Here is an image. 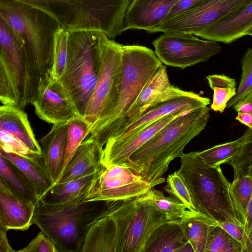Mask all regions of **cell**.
Returning a JSON list of instances; mask_svg holds the SVG:
<instances>
[{
    "label": "cell",
    "mask_w": 252,
    "mask_h": 252,
    "mask_svg": "<svg viewBox=\"0 0 252 252\" xmlns=\"http://www.w3.org/2000/svg\"><path fill=\"white\" fill-rule=\"evenodd\" d=\"M207 106L187 112L157 132L135 151L124 165L146 179L153 187L165 181L162 176L170 162L184 155L186 146L206 127Z\"/></svg>",
    "instance_id": "6da1fadb"
},
{
    "label": "cell",
    "mask_w": 252,
    "mask_h": 252,
    "mask_svg": "<svg viewBox=\"0 0 252 252\" xmlns=\"http://www.w3.org/2000/svg\"><path fill=\"white\" fill-rule=\"evenodd\" d=\"M0 17L24 43L38 89L51 76L55 37L62 26L42 10L16 0H0Z\"/></svg>",
    "instance_id": "7a4b0ae2"
},
{
    "label": "cell",
    "mask_w": 252,
    "mask_h": 252,
    "mask_svg": "<svg viewBox=\"0 0 252 252\" xmlns=\"http://www.w3.org/2000/svg\"><path fill=\"white\" fill-rule=\"evenodd\" d=\"M46 12L69 32L95 30L113 38L125 32L133 0H16Z\"/></svg>",
    "instance_id": "3957f363"
},
{
    "label": "cell",
    "mask_w": 252,
    "mask_h": 252,
    "mask_svg": "<svg viewBox=\"0 0 252 252\" xmlns=\"http://www.w3.org/2000/svg\"><path fill=\"white\" fill-rule=\"evenodd\" d=\"M178 171L193 195L200 212L217 222L244 226L245 221L231 194L230 184L220 166L207 165L197 152L184 154Z\"/></svg>",
    "instance_id": "277c9868"
},
{
    "label": "cell",
    "mask_w": 252,
    "mask_h": 252,
    "mask_svg": "<svg viewBox=\"0 0 252 252\" xmlns=\"http://www.w3.org/2000/svg\"><path fill=\"white\" fill-rule=\"evenodd\" d=\"M85 198L55 205L39 200L36 205L33 224L54 242L59 252H80L90 226L108 203Z\"/></svg>",
    "instance_id": "5b68a950"
},
{
    "label": "cell",
    "mask_w": 252,
    "mask_h": 252,
    "mask_svg": "<svg viewBox=\"0 0 252 252\" xmlns=\"http://www.w3.org/2000/svg\"><path fill=\"white\" fill-rule=\"evenodd\" d=\"M123 66L119 101L114 112L92 127L90 136L103 148L143 88L162 64L151 49L140 45H122Z\"/></svg>",
    "instance_id": "8992f818"
},
{
    "label": "cell",
    "mask_w": 252,
    "mask_h": 252,
    "mask_svg": "<svg viewBox=\"0 0 252 252\" xmlns=\"http://www.w3.org/2000/svg\"><path fill=\"white\" fill-rule=\"evenodd\" d=\"M101 32L78 30L69 32L65 69L60 79L69 92L81 116L97 82L101 63Z\"/></svg>",
    "instance_id": "52a82bcc"
},
{
    "label": "cell",
    "mask_w": 252,
    "mask_h": 252,
    "mask_svg": "<svg viewBox=\"0 0 252 252\" xmlns=\"http://www.w3.org/2000/svg\"><path fill=\"white\" fill-rule=\"evenodd\" d=\"M37 93L24 43L0 17V102L23 110Z\"/></svg>",
    "instance_id": "ba28073f"
},
{
    "label": "cell",
    "mask_w": 252,
    "mask_h": 252,
    "mask_svg": "<svg viewBox=\"0 0 252 252\" xmlns=\"http://www.w3.org/2000/svg\"><path fill=\"white\" fill-rule=\"evenodd\" d=\"M104 213L115 224L116 252H144L153 233L168 221L161 211L140 198L109 202Z\"/></svg>",
    "instance_id": "9c48e42d"
},
{
    "label": "cell",
    "mask_w": 252,
    "mask_h": 252,
    "mask_svg": "<svg viewBox=\"0 0 252 252\" xmlns=\"http://www.w3.org/2000/svg\"><path fill=\"white\" fill-rule=\"evenodd\" d=\"M101 63L96 86L84 118L91 128L108 117L119 101L122 70V45L101 32L99 37ZM90 128V129H91Z\"/></svg>",
    "instance_id": "30bf717a"
},
{
    "label": "cell",
    "mask_w": 252,
    "mask_h": 252,
    "mask_svg": "<svg viewBox=\"0 0 252 252\" xmlns=\"http://www.w3.org/2000/svg\"><path fill=\"white\" fill-rule=\"evenodd\" d=\"M153 188L129 167L109 165L99 171L84 201L110 202L138 199Z\"/></svg>",
    "instance_id": "8fae6325"
},
{
    "label": "cell",
    "mask_w": 252,
    "mask_h": 252,
    "mask_svg": "<svg viewBox=\"0 0 252 252\" xmlns=\"http://www.w3.org/2000/svg\"><path fill=\"white\" fill-rule=\"evenodd\" d=\"M152 43L162 63L182 69L207 62L221 50L218 42L200 39L188 33H163Z\"/></svg>",
    "instance_id": "7c38bea8"
},
{
    "label": "cell",
    "mask_w": 252,
    "mask_h": 252,
    "mask_svg": "<svg viewBox=\"0 0 252 252\" xmlns=\"http://www.w3.org/2000/svg\"><path fill=\"white\" fill-rule=\"evenodd\" d=\"M252 0H201L148 32L194 34L247 5Z\"/></svg>",
    "instance_id": "4fadbf2b"
},
{
    "label": "cell",
    "mask_w": 252,
    "mask_h": 252,
    "mask_svg": "<svg viewBox=\"0 0 252 252\" xmlns=\"http://www.w3.org/2000/svg\"><path fill=\"white\" fill-rule=\"evenodd\" d=\"M31 104L40 119L53 125L80 116L68 91L60 80L52 76L39 85Z\"/></svg>",
    "instance_id": "5bb4252c"
},
{
    "label": "cell",
    "mask_w": 252,
    "mask_h": 252,
    "mask_svg": "<svg viewBox=\"0 0 252 252\" xmlns=\"http://www.w3.org/2000/svg\"><path fill=\"white\" fill-rule=\"evenodd\" d=\"M186 112H175L167 115L133 135L108 140L103 149L102 164L104 166L124 165L129 158L157 132L170 122Z\"/></svg>",
    "instance_id": "9a60e30c"
},
{
    "label": "cell",
    "mask_w": 252,
    "mask_h": 252,
    "mask_svg": "<svg viewBox=\"0 0 252 252\" xmlns=\"http://www.w3.org/2000/svg\"><path fill=\"white\" fill-rule=\"evenodd\" d=\"M210 103L209 98L202 96L193 92H188L184 95L162 102L148 108L136 121L125 128L116 137L111 139L133 135L167 115L175 112L191 111L207 106Z\"/></svg>",
    "instance_id": "2e32d148"
},
{
    "label": "cell",
    "mask_w": 252,
    "mask_h": 252,
    "mask_svg": "<svg viewBox=\"0 0 252 252\" xmlns=\"http://www.w3.org/2000/svg\"><path fill=\"white\" fill-rule=\"evenodd\" d=\"M35 206L15 194L0 177V228L27 230L33 224Z\"/></svg>",
    "instance_id": "e0dca14e"
},
{
    "label": "cell",
    "mask_w": 252,
    "mask_h": 252,
    "mask_svg": "<svg viewBox=\"0 0 252 252\" xmlns=\"http://www.w3.org/2000/svg\"><path fill=\"white\" fill-rule=\"evenodd\" d=\"M180 0H133L125 17V31L148 32L160 24Z\"/></svg>",
    "instance_id": "ac0fdd59"
},
{
    "label": "cell",
    "mask_w": 252,
    "mask_h": 252,
    "mask_svg": "<svg viewBox=\"0 0 252 252\" xmlns=\"http://www.w3.org/2000/svg\"><path fill=\"white\" fill-rule=\"evenodd\" d=\"M252 27V1L194 35L229 44L245 36Z\"/></svg>",
    "instance_id": "d6986e66"
},
{
    "label": "cell",
    "mask_w": 252,
    "mask_h": 252,
    "mask_svg": "<svg viewBox=\"0 0 252 252\" xmlns=\"http://www.w3.org/2000/svg\"><path fill=\"white\" fill-rule=\"evenodd\" d=\"M103 149L90 136L86 138L77 149L55 184L100 171L104 166L102 163Z\"/></svg>",
    "instance_id": "ffe728a7"
},
{
    "label": "cell",
    "mask_w": 252,
    "mask_h": 252,
    "mask_svg": "<svg viewBox=\"0 0 252 252\" xmlns=\"http://www.w3.org/2000/svg\"><path fill=\"white\" fill-rule=\"evenodd\" d=\"M67 122L54 124L51 130L39 141L46 172L54 185L60 178L64 163Z\"/></svg>",
    "instance_id": "44dd1931"
},
{
    "label": "cell",
    "mask_w": 252,
    "mask_h": 252,
    "mask_svg": "<svg viewBox=\"0 0 252 252\" xmlns=\"http://www.w3.org/2000/svg\"><path fill=\"white\" fill-rule=\"evenodd\" d=\"M171 85L166 67L162 65L143 88L110 139L116 137L136 121L148 108L152 101Z\"/></svg>",
    "instance_id": "7402d4cb"
},
{
    "label": "cell",
    "mask_w": 252,
    "mask_h": 252,
    "mask_svg": "<svg viewBox=\"0 0 252 252\" xmlns=\"http://www.w3.org/2000/svg\"><path fill=\"white\" fill-rule=\"evenodd\" d=\"M0 129H4L24 143L33 152L42 155L27 115L15 106L2 105L0 107Z\"/></svg>",
    "instance_id": "603a6c76"
},
{
    "label": "cell",
    "mask_w": 252,
    "mask_h": 252,
    "mask_svg": "<svg viewBox=\"0 0 252 252\" xmlns=\"http://www.w3.org/2000/svg\"><path fill=\"white\" fill-rule=\"evenodd\" d=\"M116 247L115 222L104 211L90 226L80 252H116Z\"/></svg>",
    "instance_id": "cb8c5ba5"
},
{
    "label": "cell",
    "mask_w": 252,
    "mask_h": 252,
    "mask_svg": "<svg viewBox=\"0 0 252 252\" xmlns=\"http://www.w3.org/2000/svg\"><path fill=\"white\" fill-rule=\"evenodd\" d=\"M99 171L55 184L39 200L46 205H55L71 202L86 197Z\"/></svg>",
    "instance_id": "d4e9b609"
},
{
    "label": "cell",
    "mask_w": 252,
    "mask_h": 252,
    "mask_svg": "<svg viewBox=\"0 0 252 252\" xmlns=\"http://www.w3.org/2000/svg\"><path fill=\"white\" fill-rule=\"evenodd\" d=\"M0 154L16 166L28 178L39 200L53 187V184L46 172L43 157L31 159L2 151Z\"/></svg>",
    "instance_id": "484cf974"
},
{
    "label": "cell",
    "mask_w": 252,
    "mask_h": 252,
    "mask_svg": "<svg viewBox=\"0 0 252 252\" xmlns=\"http://www.w3.org/2000/svg\"><path fill=\"white\" fill-rule=\"evenodd\" d=\"M186 241L178 222L168 221L160 225L153 233L144 252H178Z\"/></svg>",
    "instance_id": "4316f807"
},
{
    "label": "cell",
    "mask_w": 252,
    "mask_h": 252,
    "mask_svg": "<svg viewBox=\"0 0 252 252\" xmlns=\"http://www.w3.org/2000/svg\"><path fill=\"white\" fill-rule=\"evenodd\" d=\"M195 252H205L211 231L218 222L202 213L178 221Z\"/></svg>",
    "instance_id": "83f0119b"
},
{
    "label": "cell",
    "mask_w": 252,
    "mask_h": 252,
    "mask_svg": "<svg viewBox=\"0 0 252 252\" xmlns=\"http://www.w3.org/2000/svg\"><path fill=\"white\" fill-rule=\"evenodd\" d=\"M0 177L22 199L36 205L38 199L32 184L16 166L0 154Z\"/></svg>",
    "instance_id": "f1b7e54d"
},
{
    "label": "cell",
    "mask_w": 252,
    "mask_h": 252,
    "mask_svg": "<svg viewBox=\"0 0 252 252\" xmlns=\"http://www.w3.org/2000/svg\"><path fill=\"white\" fill-rule=\"evenodd\" d=\"M139 198L161 211L168 221H178L201 213L191 211L176 198L171 196H166L162 191L153 188Z\"/></svg>",
    "instance_id": "f546056e"
},
{
    "label": "cell",
    "mask_w": 252,
    "mask_h": 252,
    "mask_svg": "<svg viewBox=\"0 0 252 252\" xmlns=\"http://www.w3.org/2000/svg\"><path fill=\"white\" fill-rule=\"evenodd\" d=\"M206 78L210 88L213 91L211 109L215 112L222 113L228 102L236 94V80L224 74L209 75Z\"/></svg>",
    "instance_id": "4dcf8cb0"
},
{
    "label": "cell",
    "mask_w": 252,
    "mask_h": 252,
    "mask_svg": "<svg viewBox=\"0 0 252 252\" xmlns=\"http://www.w3.org/2000/svg\"><path fill=\"white\" fill-rule=\"evenodd\" d=\"M242 147V144L238 138L197 152L207 165L216 167L221 164L228 163L238 154Z\"/></svg>",
    "instance_id": "1f68e13d"
},
{
    "label": "cell",
    "mask_w": 252,
    "mask_h": 252,
    "mask_svg": "<svg viewBox=\"0 0 252 252\" xmlns=\"http://www.w3.org/2000/svg\"><path fill=\"white\" fill-rule=\"evenodd\" d=\"M67 128L66 155L61 174L65 169L77 149L86 139L87 135L90 134L91 125L83 117L80 116L68 121Z\"/></svg>",
    "instance_id": "d6a6232c"
},
{
    "label": "cell",
    "mask_w": 252,
    "mask_h": 252,
    "mask_svg": "<svg viewBox=\"0 0 252 252\" xmlns=\"http://www.w3.org/2000/svg\"><path fill=\"white\" fill-rule=\"evenodd\" d=\"M164 189L183 203L189 210L200 212L190 188L178 170L168 175Z\"/></svg>",
    "instance_id": "836d02e7"
},
{
    "label": "cell",
    "mask_w": 252,
    "mask_h": 252,
    "mask_svg": "<svg viewBox=\"0 0 252 252\" xmlns=\"http://www.w3.org/2000/svg\"><path fill=\"white\" fill-rule=\"evenodd\" d=\"M243 245L220 225L211 231L205 252H243Z\"/></svg>",
    "instance_id": "e575fe53"
},
{
    "label": "cell",
    "mask_w": 252,
    "mask_h": 252,
    "mask_svg": "<svg viewBox=\"0 0 252 252\" xmlns=\"http://www.w3.org/2000/svg\"><path fill=\"white\" fill-rule=\"evenodd\" d=\"M230 189L237 209L245 222L252 196V177L244 175L234 178Z\"/></svg>",
    "instance_id": "d590c367"
},
{
    "label": "cell",
    "mask_w": 252,
    "mask_h": 252,
    "mask_svg": "<svg viewBox=\"0 0 252 252\" xmlns=\"http://www.w3.org/2000/svg\"><path fill=\"white\" fill-rule=\"evenodd\" d=\"M241 62V77L235 95L228 102V108H233L252 91V48L246 50Z\"/></svg>",
    "instance_id": "8d00e7d4"
},
{
    "label": "cell",
    "mask_w": 252,
    "mask_h": 252,
    "mask_svg": "<svg viewBox=\"0 0 252 252\" xmlns=\"http://www.w3.org/2000/svg\"><path fill=\"white\" fill-rule=\"evenodd\" d=\"M68 34L69 32L61 27L55 37L51 76L58 80L61 78L65 69Z\"/></svg>",
    "instance_id": "74e56055"
},
{
    "label": "cell",
    "mask_w": 252,
    "mask_h": 252,
    "mask_svg": "<svg viewBox=\"0 0 252 252\" xmlns=\"http://www.w3.org/2000/svg\"><path fill=\"white\" fill-rule=\"evenodd\" d=\"M0 151L13 153L31 159L42 158V155L31 150L24 143L8 131L0 129Z\"/></svg>",
    "instance_id": "f35d334b"
},
{
    "label": "cell",
    "mask_w": 252,
    "mask_h": 252,
    "mask_svg": "<svg viewBox=\"0 0 252 252\" xmlns=\"http://www.w3.org/2000/svg\"><path fill=\"white\" fill-rule=\"evenodd\" d=\"M19 252H58L54 242L41 230L29 245Z\"/></svg>",
    "instance_id": "ab89813d"
},
{
    "label": "cell",
    "mask_w": 252,
    "mask_h": 252,
    "mask_svg": "<svg viewBox=\"0 0 252 252\" xmlns=\"http://www.w3.org/2000/svg\"><path fill=\"white\" fill-rule=\"evenodd\" d=\"M243 144L239 151V158L246 164L252 161V128H248L241 137L238 138Z\"/></svg>",
    "instance_id": "60d3db41"
},
{
    "label": "cell",
    "mask_w": 252,
    "mask_h": 252,
    "mask_svg": "<svg viewBox=\"0 0 252 252\" xmlns=\"http://www.w3.org/2000/svg\"><path fill=\"white\" fill-rule=\"evenodd\" d=\"M201 0H180L172 7L169 13L161 22H164L187 11Z\"/></svg>",
    "instance_id": "b9f144b4"
},
{
    "label": "cell",
    "mask_w": 252,
    "mask_h": 252,
    "mask_svg": "<svg viewBox=\"0 0 252 252\" xmlns=\"http://www.w3.org/2000/svg\"><path fill=\"white\" fill-rule=\"evenodd\" d=\"M219 225L229 235L244 245V226L230 223L220 222Z\"/></svg>",
    "instance_id": "7bdbcfd3"
},
{
    "label": "cell",
    "mask_w": 252,
    "mask_h": 252,
    "mask_svg": "<svg viewBox=\"0 0 252 252\" xmlns=\"http://www.w3.org/2000/svg\"><path fill=\"white\" fill-rule=\"evenodd\" d=\"M233 108L238 113H252V91L237 103Z\"/></svg>",
    "instance_id": "ee69618b"
},
{
    "label": "cell",
    "mask_w": 252,
    "mask_h": 252,
    "mask_svg": "<svg viewBox=\"0 0 252 252\" xmlns=\"http://www.w3.org/2000/svg\"><path fill=\"white\" fill-rule=\"evenodd\" d=\"M252 227V196L247 212L245 223L244 226V245Z\"/></svg>",
    "instance_id": "f6af8a7d"
},
{
    "label": "cell",
    "mask_w": 252,
    "mask_h": 252,
    "mask_svg": "<svg viewBox=\"0 0 252 252\" xmlns=\"http://www.w3.org/2000/svg\"><path fill=\"white\" fill-rule=\"evenodd\" d=\"M7 231L0 228V252H14L9 245L6 237Z\"/></svg>",
    "instance_id": "bcb514c9"
},
{
    "label": "cell",
    "mask_w": 252,
    "mask_h": 252,
    "mask_svg": "<svg viewBox=\"0 0 252 252\" xmlns=\"http://www.w3.org/2000/svg\"><path fill=\"white\" fill-rule=\"evenodd\" d=\"M235 119L248 128H252V113L238 112Z\"/></svg>",
    "instance_id": "7dc6e473"
},
{
    "label": "cell",
    "mask_w": 252,
    "mask_h": 252,
    "mask_svg": "<svg viewBox=\"0 0 252 252\" xmlns=\"http://www.w3.org/2000/svg\"><path fill=\"white\" fill-rule=\"evenodd\" d=\"M243 252H252V227L245 243Z\"/></svg>",
    "instance_id": "c3c4849f"
},
{
    "label": "cell",
    "mask_w": 252,
    "mask_h": 252,
    "mask_svg": "<svg viewBox=\"0 0 252 252\" xmlns=\"http://www.w3.org/2000/svg\"><path fill=\"white\" fill-rule=\"evenodd\" d=\"M178 252H195L194 250L189 241H186L179 249Z\"/></svg>",
    "instance_id": "681fc988"
},
{
    "label": "cell",
    "mask_w": 252,
    "mask_h": 252,
    "mask_svg": "<svg viewBox=\"0 0 252 252\" xmlns=\"http://www.w3.org/2000/svg\"><path fill=\"white\" fill-rule=\"evenodd\" d=\"M245 175H248L252 177V161L248 167Z\"/></svg>",
    "instance_id": "f907efd6"
},
{
    "label": "cell",
    "mask_w": 252,
    "mask_h": 252,
    "mask_svg": "<svg viewBox=\"0 0 252 252\" xmlns=\"http://www.w3.org/2000/svg\"><path fill=\"white\" fill-rule=\"evenodd\" d=\"M247 35L252 36V27L247 32L246 35Z\"/></svg>",
    "instance_id": "816d5d0a"
}]
</instances>
